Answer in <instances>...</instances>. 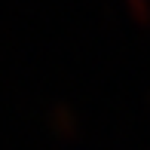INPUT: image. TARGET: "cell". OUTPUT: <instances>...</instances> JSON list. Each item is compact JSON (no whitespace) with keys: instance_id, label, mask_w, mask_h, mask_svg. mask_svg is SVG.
<instances>
[{"instance_id":"obj_2","label":"cell","mask_w":150,"mask_h":150,"mask_svg":"<svg viewBox=\"0 0 150 150\" xmlns=\"http://www.w3.org/2000/svg\"><path fill=\"white\" fill-rule=\"evenodd\" d=\"M138 18H150V0H126Z\"/></svg>"},{"instance_id":"obj_1","label":"cell","mask_w":150,"mask_h":150,"mask_svg":"<svg viewBox=\"0 0 150 150\" xmlns=\"http://www.w3.org/2000/svg\"><path fill=\"white\" fill-rule=\"evenodd\" d=\"M52 120H55L58 126L71 129V126H74V110H71L67 104H55V107H52Z\"/></svg>"}]
</instances>
